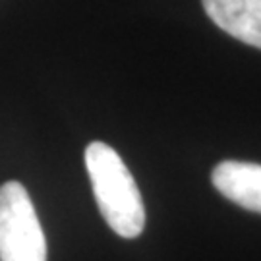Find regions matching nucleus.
<instances>
[{"instance_id": "f257e3e1", "label": "nucleus", "mask_w": 261, "mask_h": 261, "mask_svg": "<svg viewBox=\"0 0 261 261\" xmlns=\"http://www.w3.org/2000/svg\"><path fill=\"white\" fill-rule=\"evenodd\" d=\"M85 167L107 224L122 238L140 236L145 228V207L120 155L103 141H93L85 149Z\"/></svg>"}, {"instance_id": "f03ea898", "label": "nucleus", "mask_w": 261, "mask_h": 261, "mask_svg": "<svg viewBox=\"0 0 261 261\" xmlns=\"http://www.w3.org/2000/svg\"><path fill=\"white\" fill-rule=\"evenodd\" d=\"M0 261H47V240L28 190L0 186Z\"/></svg>"}, {"instance_id": "7ed1b4c3", "label": "nucleus", "mask_w": 261, "mask_h": 261, "mask_svg": "<svg viewBox=\"0 0 261 261\" xmlns=\"http://www.w3.org/2000/svg\"><path fill=\"white\" fill-rule=\"evenodd\" d=\"M215 25L246 45L261 48V0H201Z\"/></svg>"}, {"instance_id": "20e7f679", "label": "nucleus", "mask_w": 261, "mask_h": 261, "mask_svg": "<svg viewBox=\"0 0 261 261\" xmlns=\"http://www.w3.org/2000/svg\"><path fill=\"white\" fill-rule=\"evenodd\" d=\"M211 180L226 199L261 215V165L223 161L213 168Z\"/></svg>"}]
</instances>
